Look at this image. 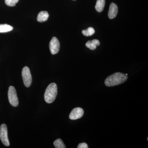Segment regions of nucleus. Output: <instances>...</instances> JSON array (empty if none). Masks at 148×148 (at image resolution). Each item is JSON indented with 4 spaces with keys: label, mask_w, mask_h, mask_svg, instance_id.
<instances>
[{
    "label": "nucleus",
    "mask_w": 148,
    "mask_h": 148,
    "mask_svg": "<svg viewBox=\"0 0 148 148\" xmlns=\"http://www.w3.org/2000/svg\"><path fill=\"white\" fill-rule=\"evenodd\" d=\"M84 114V111L82 108H76L73 109L70 115L69 118L71 120L79 119L82 117Z\"/></svg>",
    "instance_id": "7"
},
{
    "label": "nucleus",
    "mask_w": 148,
    "mask_h": 148,
    "mask_svg": "<svg viewBox=\"0 0 148 148\" xmlns=\"http://www.w3.org/2000/svg\"><path fill=\"white\" fill-rule=\"evenodd\" d=\"M9 101L12 106L14 107L18 106V100L15 88L13 86H10L9 88L8 91Z\"/></svg>",
    "instance_id": "3"
},
{
    "label": "nucleus",
    "mask_w": 148,
    "mask_h": 148,
    "mask_svg": "<svg viewBox=\"0 0 148 148\" xmlns=\"http://www.w3.org/2000/svg\"><path fill=\"white\" fill-rule=\"evenodd\" d=\"M106 1L105 0H97L95 8L97 12H102L105 7Z\"/></svg>",
    "instance_id": "10"
},
{
    "label": "nucleus",
    "mask_w": 148,
    "mask_h": 148,
    "mask_svg": "<svg viewBox=\"0 0 148 148\" xmlns=\"http://www.w3.org/2000/svg\"><path fill=\"white\" fill-rule=\"evenodd\" d=\"M127 75L121 73H115L108 77L105 80V84L108 87L121 84L127 80Z\"/></svg>",
    "instance_id": "1"
},
{
    "label": "nucleus",
    "mask_w": 148,
    "mask_h": 148,
    "mask_svg": "<svg viewBox=\"0 0 148 148\" xmlns=\"http://www.w3.org/2000/svg\"><path fill=\"white\" fill-rule=\"evenodd\" d=\"M118 12V8L117 5L114 3H111L109 8L108 16L110 19L114 18L117 16Z\"/></svg>",
    "instance_id": "8"
},
{
    "label": "nucleus",
    "mask_w": 148,
    "mask_h": 148,
    "mask_svg": "<svg viewBox=\"0 0 148 148\" xmlns=\"http://www.w3.org/2000/svg\"><path fill=\"white\" fill-rule=\"evenodd\" d=\"M60 44L59 40L56 37H53L49 43V49L52 54L58 53L60 49Z\"/></svg>",
    "instance_id": "6"
},
{
    "label": "nucleus",
    "mask_w": 148,
    "mask_h": 148,
    "mask_svg": "<svg viewBox=\"0 0 148 148\" xmlns=\"http://www.w3.org/2000/svg\"><path fill=\"white\" fill-rule=\"evenodd\" d=\"M49 14L47 11H41L38 14L37 21L40 22H44L47 20Z\"/></svg>",
    "instance_id": "9"
},
{
    "label": "nucleus",
    "mask_w": 148,
    "mask_h": 148,
    "mask_svg": "<svg viewBox=\"0 0 148 148\" xmlns=\"http://www.w3.org/2000/svg\"><path fill=\"white\" fill-rule=\"evenodd\" d=\"M57 85L52 83L49 85L46 89L44 95L45 100L47 103L50 104L55 101L57 95Z\"/></svg>",
    "instance_id": "2"
},
{
    "label": "nucleus",
    "mask_w": 148,
    "mask_h": 148,
    "mask_svg": "<svg viewBox=\"0 0 148 148\" xmlns=\"http://www.w3.org/2000/svg\"><path fill=\"white\" fill-rule=\"evenodd\" d=\"M13 27L8 24H0V33H6L13 30Z\"/></svg>",
    "instance_id": "11"
},
{
    "label": "nucleus",
    "mask_w": 148,
    "mask_h": 148,
    "mask_svg": "<svg viewBox=\"0 0 148 148\" xmlns=\"http://www.w3.org/2000/svg\"><path fill=\"white\" fill-rule=\"evenodd\" d=\"M18 0H5L6 4L10 7H14L18 3Z\"/></svg>",
    "instance_id": "15"
},
{
    "label": "nucleus",
    "mask_w": 148,
    "mask_h": 148,
    "mask_svg": "<svg viewBox=\"0 0 148 148\" xmlns=\"http://www.w3.org/2000/svg\"><path fill=\"white\" fill-rule=\"evenodd\" d=\"M86 47L92 50H95L97 47V46L95 45V44L93 42L92 40L88 41L86 44Z\"/></svg>",
    "instance_id": "14"
},
{
    "label": "nucleus",
    "mask_w": 148,
    "mask_h": 148,
    "mask_svg": "<svg viewBox=\"0 0 148 148\" xmlns=\"http://www.w3.org/2000/svg\"><path fill=\"white\" fill-rule=\"evenodd\" d=\"M88 146L86 143H80L77 146V148H88Z\"/></svg>",
    "instance_id": "16"
},
{
    "label": "nucleus",
    "mask_w": 148,
    "mask_h": 148,
    "mask_svg": "<svg viewBox=\"0 0 148 148\" xmlns=\"http://www.w3.org/2000/svg\"><path fill=\"white\" fill-rule=\"evenodd\" d=\"M22 77L24 85L27 87L31 86L32 82V77L30 69L25 66L22 70Z\"/></svg>",
    "instance_id": "4"
},
{
    "label": "nucleus",
    "mask_w": 148,
    "mask_h": 148,
    "mask_svg": "<svg viewBox=\"0 0 148 148\" xmlns=\"http://www.w3.org/2000/svg\"><path fill=\"white\" fill-rule=\"evenodd\" d=\"M95 31L92 27H89L86 30H84L82 31L83 34L86 36H90L95 34Z\"/></svg>",
    "instance_id": "12"
},
{
    "label": "nucleus",
    "mask_w": 148,
    "mask_h": 148,
    "mask_svg": "<svg viewBox=\"0 0 148 148\" xmlns=\"http://www.w3.org/2000/svg\"><path fill=\"white\" fill-rule=\"evenodd\" d=\"M73 1H76V0H73Z\"/></svg>",
    "instance_id": "17"
},
{
    "label": "nucleus",
    "mask_w": 148,
    "mask_h": 148,
    "mask_svg": "<svg viewBox=\"0 0 148 148\" xmlns=\"http://www.w3.org/2000/svg\"><path fill=\"white\" fill-rule=\"evenodd\" d=\"M53 145L56 148H66V147L64 145V142L61 139H58L53 142Z\"/></svg>",
    "instance_id": "13"
},
{
    "label": "nucleus",
    "mask_w": 148,
    "mask_h": 148,
    "mask_svg": "<svg viewBox=\"0 0 148 148\" xmlns=\"http://www.w3.org/2000/svg\"><path fill=\"white\" fill-rule=\"evenodd\" d=\"M0 139L2 143L6 147L10 146V142L9 141L8 135V129L6 125L2 124L0 126Z\"/></svg>",
    "instance_id": "5"
}]
</instances>
